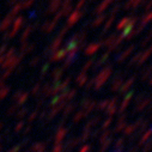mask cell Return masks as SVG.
<instances>
[{"label":"cell","instance_id":"1","mask_svg":"<svg viewBox=\"0 0 152 152\" xmlns=\"http://www.w3.org/2000/svg\"><path fill=\"white\" fill-rule=\"evenodd\" d=\"M110 74H111V67L109 66V67H107V68H103L102 71H101V73L96 77V79H95V88L98 90L105 82H107V79L110 77Z\"/></svg>","mask_w":152,"mask_h":152},{"label":"cell","instance_id":"2","mask_svg":"<svg viewBox=\"0 0 152 152\" xmlns=\"http://www.w3.org/2000/svg\"><path fill=\"white\" fill-rule=\"evenodd\" d=\"M116 102H118V97H115L113 101H109L108 107H107V113L109 116H113L116 111Z\"/></svg>","mask_w":152,"mask_h":152},{"label":"cell","instance_id":"3","mask_svg":"<svg viewBox=\"0 0 152 152\" xmlns=\"http://www.w3.org/2000/svg\"><path fill=\"white\" fill-rule=\"evenodd\" d=\"M99 47H102V43H92L85 49V54L86 55H92L99 49Z\"/></svg>","mask_w":152,"mask_h":152},{"label":"cell","instance_id":"4","mask_svg":"<svg viewBox=\"0 0 152 152\" xmlns=\"http://www.w3.org/2000/svg\"><path fill=\"white\" fill-rule=\"evenodd\" d=\"M122 83H124V79H122L121 77H118V78L114 79V82H113L110 89H111L113 91H116V90H119V89L122 86Z\"/></svg>","mask_w":152,"mask_h":152},{"label":"cell","instance_id":"5","mask_svg":"<svg viewBox=\"0 0 152 152\" xmlns=\"http://www.w3.org/2000/svg\"><path fill=\"white\" fill-rule=\"evenodd\" d=\"M132 95H133V92H129V94L126 96V98L124 99V102H122V103H121V105H120V109H119V111H120V113H122V111H125V110H126V108L128 107V104H129V102H131Z\"/></svg>","mask_w":152,"mask_h":152},{"label":"cell","instance_id":"6","mask_svg":"<svg viewBox=\"0 0 152 152\" xmlns=\"http://www.w3.org/2000/svg\"><path fill=\"white\" fill-rule=\"evenodd\" d=\"M125 127H126V118L122 116V118L119 119V121H118V124H116L115 132H120V131H122Z\"/></svg>","mask_w":152,"mask_h":152},{"label":"cell","instance_id":"7","mask_svg":"<svg viewBox=\"0 0 152 152\" xmlns=\"http://www.w3.org/2000/svg\"><path fill=\"white\" fill-rule=\"evenodd\" d=\"M133 49H134V47H133V46H132V47H129V48H128V49H127V50H126V52H125L124 54H121V55L119 56L118 61H119V62L124 61V60H125V59H126V58H127V56H128V55H129V54H131V53L133 52Z\"/></svg>","mask_w":152,"mask_h":152},{"label":"cell","instance_id":"8","mask_svg":"<svg viewBox=\"0 0 152 152\" xmlns=\"http://www.w3.org/2000/svg\"><path fill=\"white\" fill-rule=\"evenodd\" d=\"M133 83H134V77H132V78H129V80L125 84V85H122L121 88H120V91L121 92H125V91H127L129 88H131V85H133Z\"/></svg>","mask_w":152,"mask_h":152},{"label":"cell","instance_id":"9","mask_svg":"<svg viewBox=\"0 0 152 152\" xmlns=\"http://www.w3.org/2000/svg\"><path fill=\"white\" fill-rule=\"evenodd\" d=\"M83 16V13H79L78 11H75L73 15H72V17L69 18V24H73V23H75V22H77L80 17Z\"/></svg>","mask_w":152,"mask_h":152},{"label":"cell","instance_id":"10","mask_svg":"<svg viewBox=\"0 0 152 152\" xmlns=\"http://www.w3.org/2000/svg\"><path fill=\"white\" fill-rule=\"evenodd\" d=\"M108 56H109V53H105L104 55H102V56L99 58V60L96 62V66H95V67H96V68H97V67H101V66H102V65H103V64L107 61Z\"/></svg>","mask_w":152,"mask_h":152},{"label":"cell","instance_id":"11","mask_svg":"<svg viewBox=\"0 0 152 152\" xmlns=\"http://www.w3.org/2000/svg\"><path fill=\"white\" fill-rule=\"evenodd\" d=\"M135 129H137V126L135 125H129V126L125 127V134L126 135H131Z\"/></svg>","mask_w":152,"mask_h":152},{"label":"cell","instance_id":"12","mask_svg":"<svg viewBox=\"0 0 152 152\" xmlns=\"http://www.w3.org/2000/svg\"><path fill=\"white\" fill-rule=\"evenodd\" d=\"M151 135H152V128H151L150 131H147V132L144 134V137L140 139V142H139V144H140V145H141V144H144V142H145V141H146V140H147V139H148Z\"/></svg>","mask_w":152,"mask_h":152},{"label":"cell","instance_id":"13","mask_svg":"<svg viewBox=\"0 0 152 152\" xmlns=\"http://www.w3.org/2000/svg\"><path fill=\"white\" fill-rule=\"evenodd\" d=\"M152 73V66H150V67H147L146 68V71L144 72V74H142V77H141V80H146L147 78H148V75Z\"/></svg>","mask_w":152,"mask_h":152},{"label":"cell","instance_id":"14","mask_svg":"<svg viewBox=\"0 0 152 152\" xmlns=\"http://www.w3.org/2000/svg\"><path fill=\"white\" fill-rule=\"evenodd\" d=\"M151 19H152V11H151V12H148L146 16H144V17H142V24H144V25H146L148 22H151Z\"/></svg>","mask_w":152,"mask_h":152},{"label":"cell","instance_id":"15","mask_svg":"<svg viewBox=\"0 0 152 152\" xmlns=\"http://www.w3.org/2000/svg\"><path fill=\"white\" fill-rule=\"evenodd\" d=\"M128 20H129V18H124L122 20H120V23L118 24V30H121L122 28H125V26L127 25Z\"/></svg>","mask_w":152,"mask_h":152},{"label":"cell","instance_id":"16","mask_svg":"<svg viewBox=\"0 0 152 152\" xmlns=\"http://www.w3.org/2000/svg\"><path fill=\"white\" fill-rule=\"evenodd\" d=\"M108 103H109V99H104V101L99 102V104H98V109H99V110H104V109H107Z\"/></svg>","mask_w":152,"mask_h":152},{"label":"cell","instance_id":"17","mask_svg":"<svg viewBox=\"0 0 152 152\" xmlns=\"http://www.w3.org/2000/svg\"><path fill=\"white\" fill-rule=\"evenodd\" d=\"M86 79H88V78H86V75H85V74H80L79 77H78V84H79L80 86L84 85V84L86 83Z\"/></svg>","mask_w":152,"mask_h":152},{"label":"cell","instance_id":"18","mask_svg":"<svg viewBox=\"0 0 152 152\" xmlns=\"http://www.w3.org/2000/svg\"><path fill=\"white\" fill-rule=\"evenodd\" d=\"M103 20H104V16H99V17L95 20V23H92V26H94V28H96V26L101 25V24L103 23Z\"/></svg>","mask_w":152,"mask_h":152},{"label":"cell","instance_id":"19","mask_svg":"<svg viewBox=\"0 0 152 152\" xmlns=\"http://www.w3.org/2000/svg\"><path fill=\"white\" fill-rule=\"evenodd\" d=\"M113 23H114V16L111 15V17L109 18V20L107 22V24H105V26H104V31H103V32H107V31L109 30V28H110V25H111Z\"/></svg>","mask_w":152,"mask_h":152},{"label":"cell","instance_id":"20","mask_svg":"<svg viewBox=\"0 0 152 152\" xmlns=\"http://www.w3.org/2000/svg\"><path fill=\"white\" fill-rule=\"evenodd\" d=\"M92 65H94V60H89V61L85 64V66L83 67V73H84V72H86V71H88Z\"/></svg>","mask_w":152,"mask_h":152},{"label":"cell","instance_id":"21","mask_svg":"<svg viewBox=\"0 0 152 152\" xmlns=\"http://www.w3.org/2000/svg\"><path fill=\"white\" fill-rule=\"evenodd\" d=\"M111 121H113V118H111V116H109V118H108V120H107V121H105V122L102 125V129H105V128H108V127L110 126Z\"/></svg>","mask_w":152,"mask_h":152},{"label":"cell","instance_id":"22","mask_svg":"<svg viewBox=\"0 0 152 152\" xmlns=\"http://www.w3.org/2000/svg\"><path fill=\"white\" fill-rule=\"evenodd\" d=\"M121 145H124V138H120V139L116 141V144H115L116 147H121Z\"/></svg>","mask_w":152,"mask_h":152},{"label":"cell","instance_id":"23","mask_svg":"<svg viewBox=\"0 0 152 152\" xmlns=\"http://www.w3.org/2000/svg\"><path fill=\"white\" fill-rule=\"evenodd\" d=\"M151 7H152V0H151V1H148V4L146 5V7H145V9H146V10H148V9H151Z\"/></svg>","mask_w":152,"mask_h":152},{"label":"cell","instance_id":"24","mask_svg":"<svg viewBox=\"0 0 152 152\" xmlns=\"http://www.w3.org/2000/svg\"><path fill=\"white\" fill-rule=\"evenodd\" d=\"M150 84H151V85H152V78H151V80H150Z\"/></svg>","mask_w":152,"mask_h":152},{"label":"cell","instance_id":"25","mask_svg":"<svg viewBox=\"0 0 152 152\" xmlns=\"http://www.w3.org/2000/svg\"><path fill=\"white\" fill-rule=\"evenodd\" d=\"M150 52H152V47H151V48H150Z\"/></svg>","mask_w":152,"mask_h":152}]
</instances>
